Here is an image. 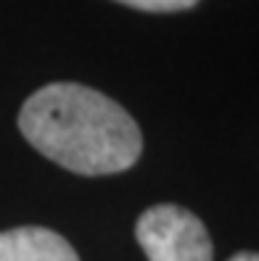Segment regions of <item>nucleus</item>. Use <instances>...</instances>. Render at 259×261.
Returning <instances> with one entry per match:
<instances>
[{
	"instance_id": "1",
	"label": "nucleus",
	"mask_w": 259,
	"mask_h": 261,
	"mask_svg": "<svg viewBox=\"0 0 259 261\" xmlns=\"http://www.w3.org/2000/svg\"><path fill=\"white\" fill-rule=\"evenodd\" d=\"M19 129L45 159L74 174L127 172L143 150L140 127L116 100L77 82H53L19 111Z\"/></svg>"
},
{
	"instance_id": "2",
	"label": "nucleus",
	"mask_w": 259,
	"mask_h": 261,
	"mask_svg": "<svg viewBox=\"0 0 259 261\" xmlns=\"http://www.w3.org/2000/svg\"><path fill=\"white\" fill-rule=\"evenodd\" d=\"M135 238L148 261H215L206 224L175 203L146 208L135 224Z\"/></svg>"
},
{
	"instance_id": "3",
	"label": "nucleus",
	"mask_w": 259,
	"mask_h": 261,
	"mask_svg": "<svg viewBox=\"0 0 259 261\" xmlns=\"http://www.w3.org/2000/svg\"><path fill=\"white\" fill-rule=\"evenodd\" d=\"M0 261H80V256L53 229L16 227L0 232Z\"/></svg>"
},
{
	"instance_id": "4",
	"label": "nucleus",
	"mask_w": 259,
	"mask_h": 261,
	"mask_svg": "<svg viewBox=\"0 0 259 261\" xmlns=\"http://www.w3.org/2000/svg\"><path fill=\"white\" fill-rule=\"evenodd\" d=\"M116 3L138 8V11H151V13H172V11L193 8L199 0H116Z\"/></svg>"
},
{
	"instance_id": "5",
	"label": "nucleus",
	"mask_w": 259,
	"mask_h": 261,
	"mask_svg": "<svg viewBox=\"0 0 259 261\" xmlns=\"http://www.w3.org/2000/svg\"><path fill=\"white\" fill-rule=\"evenodd\" d=\"M227 261H259V253H254V251H241V253L230 256Z\"/></svg>"
}]
</instances>
